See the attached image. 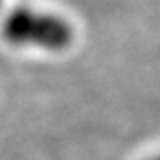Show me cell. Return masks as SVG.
I'll list each match as a JSON object with an SVG mask.
<instances>
[{"mask_svg": "<svg viewBox=\"0 0 160 160\" xmlns=\"http://www.w3.org/2000/svg\"><path fill=\"white\" fill-rule=\"evenodd\" d=\"M2 38L18 48L64 52L73 43V27L55 12L14 7L4 16Z\"/></svg>", "mask_w": 160, "mask_h": 160, "instance_id": "1", "label": "cell"}, {"mask_svg": "<svg viewBox=\"0 0 160 160\" xmlns=\"http://www.w3.org/2000/svg\"><path fill=\"white\" fill-rule=\"evenodd\" d=\"M144 160H160V151L158 153H155V155H149L148 158H144Z\"/></svg>", "mask_w": 160, "mask_h": 160, "instance_id": "2", "label": "cell"}, {"mask_svg": "<svg viewBox=\"0 0 160 160\" xmlns=\"http://www.w3.org/2000/svg\"><path fill=\"white\" fill-rule=\"evenodd\" d=\"M2 2H4V0H0V9H2Z\"/></svg>", "mask_w": 160, "mask_h": 160, "instance_id": "3", "label": "cell"}]
</instances>
